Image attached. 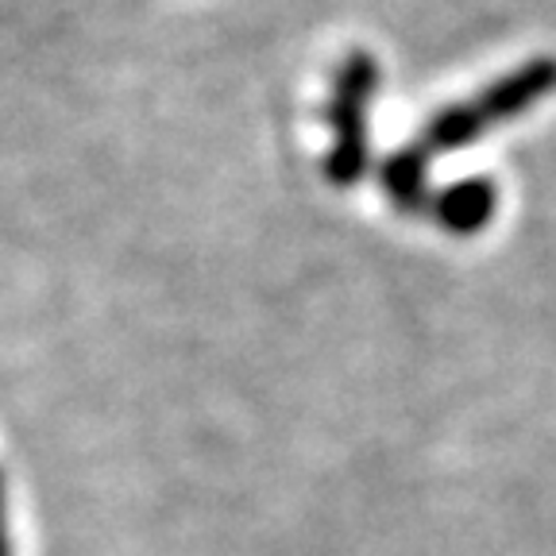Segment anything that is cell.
<instances>
[{
    "instance_id": "2",
    "label": "cell",
    "mask_w": 556,
    "mask_h": 556,
    "mask_svg": "<svg viewBox=\"0 0 556 556\" xmlns=\"http://www.w3.org/2000/svg\"><path fill=\"white\" fill-rule=\"evenodd\" d=\"M379 89V62L371 54H348L332 81L329 101V155H325V174L337 186H352L367 174L371 163V136H367V109Z\"/></svg>"
},
{
    "instance_id": "5",
    "label": "cell",
    "mask_w": 556,
    "mask_h": 556,
    "mask_svg": "<svg viewBox=\"0 0 556 556\" xmlns=\"http://www.w3.org/2000/svg\"><path fill=\"white\" fill-rule=\"evenodd\" d=\"M0 556H12V533H9V479L0 471Z\"/></svg>"
},
{
    "instance_id": "1",
    "label": "cell",
    "mask_w": 556,
    "mask_h": 556,
    "mask_svg": "<svg viewBox=\"0 0 556 556\" xmlns=\"http://www.w3.org/2000/svg\"><path fill=\"white\" fill-rule=\"evenodd\" d=\"M553 89H556V62L553 59L526 62V66L506 74L498 86H491L471 104H452L441 116H433L426 124V143L437 155L452 148H464V143H476L486 128H498L510 116H521L541 97L553 93Z\"/></svg>"
},
{
    "instance_id": "4",
    "label": "cell",
    "mask_w": 556,
    "mask_h": 556,
    "mask_svg": "<svg viewBox=\"0 0 556 556\" xmlns=\"http://www.w3.org/2000/svg\"><path fill=\"white\" fill-rule=\"evenodd\" d=\"M429 155L421 148H406V151H394L387 163H382V190L387 198L394 201V208L402 213H417V208L429 205Z\"/></svg>"
},
{
    "instance_id": "3",
    "label": "cell",
    "mask_w": 556,
    "mask_h": 556,
    "mask_svg": "<svg viewBox=\"0 0 556 556\" xmlns=\"http://www.w3.org/2000/svg\"><path fill=\"white\" fill-rule=\"evenodd\" d=\"M433 220L452 236H476L491 225L498 208V186L491 178H468V182H452L441 193L429 198Z\"/></svg>"
}]
</instances>
